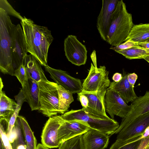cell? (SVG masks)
<instances>
[{
    "instance_id": "1",
    "label": "cell",
    "mask_w": 149,
    "mask_h": 149,
    "mask_svg": "<svg viewBox=\"0 0 149 149\" xmlns=\"http://www.w3.org/2000/svg\"><path fill=\"white\" fill-rule=\"evenodd\" d=\"M28 52L44 66L48 65L47 56L54 38L46 27L38 25L25 17L20 22Z\"/></svg>"
},
{
    "instance_id": "2",
    "label": "cell",
    "mask_w": 149,
    "mask_h": 149,
    "mask_svg": "<svg viewBox=\"0 0 149 149\" xmlns=\"http://www.w3.org/2000/svg\"><path fill=\"white\" fill-rule=\"evenodd\" d=\"M134 24L132 15L123 0H119L113 13L106 42L114 47L124 42Z\"/></svg>"
},
{
    "instance_id": "3",
    "label": "cell",
    "mask_w": 149,
    "mask_h": 149,
    "mask_svg": "<svg viewBox=\"0 0 149 149\" xmlns=\"http://www.w3.org/2000/svg\"><path fill=\"white\" fill-rule=\"evenodd\" d=\"M16 25L9 15L0 8V70L4 74L14 76L11 58L13 36Z\"/></svg>"
},
{
    "instance_id": "4",
    "label": "cell",
    "mask_w": 149,
    "mask_h": 149,
    "mask_svg": "<svg viewBox=\"0 0 149 149\" xmlns=\"http://www.w3.org/2000/svg\"><path fill=\"white\" fill-rule=\"evenodd\" d=\"M65 120H79L84 122L91 129L96 130L108 135H112L118 128V123L108 116H100L89 113L82 108L72 109L61 115Z\"/></svg>"
},
{
    "instance_id": "5",
    "label": "cell",
    "mask_w": 149,
    "mask_h": 149,
    "mask_svg": "<svg viewBox=\"0 0 149 149\" xmlns=\"http://www.w3.org/2000/svg\"><path fill=\"white\" fill-rule=\"evenodd\" d=\"M38 83L40 88V105L39 111L49 118L60 114L57 83L48 80L41 81Z\"/></svg>"
},
{
    "instance_id": "6",
    "label": "cell",
    "mask_w": 149,
    "mask_h": 149,
    "mask_svg": "<svg viewBox=\"0 0 149 149\" xmlns=\"http://www.w3.org/2000/svg\"><path fill=\"white\" fill-rule=\"evenodd\" d=\"M98 69L99 72H96L94 65L91 63L88 74L82 84V91L95 93L104 101L107 89L111 82L106 67L100 66Z\"/></svg>"
},
{
    "instance_id": "7",
    "label": "cell",
    "mask_w": 149,
    "mask_h": 149,
    "mask_svg": "<svg viewBox=\"0 0 149 149\" xmlns=\"http://www.w3.org/2000/svg\"><path fill=\"white\" fill-rule=\"evenodd\" d=\"M65 55L72 64L79 66L85 64L87 51L85 46L77 39V36L69 35L64 41Z\"/></svg>"
},
{
    "instance_id": "8",
    "label": "cell",
    "mask_w": 149,
    "mask_h": 149,
    "mask_svg": "<svg viewBox=\"0 0 149 149\" xmlns=\"http://www.w3.org/2000/svg\"><path fill=\"white\" fill-rule=\"evenodd\" d=\"M28 52L22 28L19 24L16 26L13 36L11 58L14 74L15 70L24 64Z\"/></svg>"
},
{
    "instance_id": "9",
    "label": "cell",
    "mask_w": 149,
    "mask_h": 149,
    "mask_svg": "<svg viewBox=\"0 0 149 149\" xmlns=\"http://www.w3.org/2000/svg\"><path fill=\"white\" fill-rule=\"evenodd\" d=\"M104 102L106 112L113 119L115 115L124 118L130 109V105H128L118 93L108 88L105 94Z\"/></svg>"
},
{
    "instance_id": "10",
    "label": "cell",
    "mask_w": 149,
    "mask_h": 149,
    "mask_svg": "<svg viewBox=\"0 0 149 149\" xmlns=\"http://www.w3.org/2000/svg\"><path fill=\"white\" fill-rule=\"evenodd\" d=\"M61 116L56 115L49 118L46 123L41 135L42 143L49 148H58V129L64 122Z\"/></svg>"
},
{
    "instance_id": "11",
    "label": "cell",
    "mask_w": 149,
    "mask_h": 149,
    "mask_svg": "<svg viewBox=\"0 0 149 149\" xmlns=\"http://www.w3.org/2000/svg\"><path fill=\"white\" fill-rule=\"evenodd\" d=\"M44 67L51 78L58 85L72 94L82 91V84L79 79L72 77L66 71L52 68L48 65Z\"/></svg>"
},
{
    "instance_id": "12",
    "label": "cell",
    "mask_w": 149,
    "mask_h": 149,
    "mask_svg": "<svg viewBox=\"0 0 149 149\" xmlns=\"http://www.w3.org/2000/svg\"><path fill=\"white\" fill-rule=\"evenodd\" d=\"M149 126V112L140 116L131 121L117 134V141H124L142 135Z\"/></svg>"
},
{
    "instance_id": "13",
    "label": "cell",
    "mask_w": 149,
    "mask_h": 149,
    "mask_svg": "<svg viewBox=\"0 0 149 149\" xmlns=\"http://www.w3.org/2000/svg\"><path fill=\"white\" fill-rule=\"evenodd\" d=\"M118 0H103L101 10L97 17V27L102 38L106 41L112 14Z\"/></svg>"
},
{
    "instance_id": "14",
    "label": "cell",
    "mask_w": 149,
    "mask_h": 149,
    "mask_svg": "<svg viewBox=\"0 0 149 149\" xmlns=\"http://www.w3.org/2000/svg\"><path fill=\"white\" fill-rule=\"evenodd\" d=\"M90 129L82 121L64 120L58 129V138L59 143L60 145L68 140L83 135Z\"/></svg>"
},
{
    "instance_id": "15",
    "label": "cell",
    "mask_w": 149,
    "mask_h": 149,
    "mask_svg": "<svg viewBox=\"0 0 149 149\" xmlns=\"http://www.w3.org/2000/svg\"><path fill=\"white\" fill-rule=\"evenodd\" d=\"M130 105L129 112L123 118L120 124L114 134H117L134 119L149 112V91H147L143 96L138 97Z\"/></svg>"
},
{
    "instance_id": "16",
    "label": "cell",
    "mask_w": 149,
    "mask_h": 149,
    "mask_svg": "<svg viewBox=\"0 0 149 149\" xmlns=\"http://www.w3.org/2000/svg\"><path fill=\"white\" fill-rule=\"evenodd\" d=\"M109 136L90 129L83 135L84 149H105L108 145Z\"/></svg>"
},
{
    "instance_id": "17",
    "label": "cell",
    "mask_w": 149,
    "mask_h": 149,
    "mask_svg": "<svg viewBox=\"0 0 149 149\" xmlns=\"http://www.w3.org/2000/svg\"><path fill=\"white\" fill-rule=\"evenodd\" d=\"M21 89L26 102L29 104L31 111L39 110L40 108L39 101L40 88L38 82L29 78L26 83Z\"/></svg>"
},
{
    "instance_id": "18",
    "label": "cell",
    "mask_w": 149,
    "mask_h": 149,
    "mask_svg": "<svg viewBox=\"0 0 149 149\" xmlns=\"http://www.w3.org/2000/svg\"><path fill=\"white\" fill-rule=\"evenodd\" d=\"M128 74H127L123 77L119 82H111L108 87L118 93L127 103L132 102L138 97L134 91V86L128 81Z\"/></svg>"
},
{
    "instance_id": "19",
    "label": "cell",
    "mask_w": 149,
    "mask_h": 149,
    "mask_svg": "<svg viewBox=\"0 0 149 149\" xmlns=\"http://www.w3.org/2000/svg\"><path fill=\"white\" fill-rule=\"evenodd\" d=\"M24 65L28 79H31L37 82L48 80L42 68L41 63L31 54L26 55Z\"/></svg>"
},
{
    "instance_id": "20",
    "label": "cell",
    "mask_w": 149,
    "mask_h": 149,
    "mask_svg": "<svg viewBox=\"0 0 149 149\" xmlns=\"http://www.w3.org/2000/svg\"><path fill=\"white\" fill-rule=\"evenodd\" d=\"M8 137L12 149H30L25 140L19 116L17 118L14 127Z\"/></svg>"
},
{
    "instance_id": "21",
    "label": "cell",
    "mask_w": 149,
    "mask_h": 149,
    "mask_svg": "<svg viewBox=\"0 0 149 149\" xmlns=\"http://www.w3.org/2000/svg\"><path fill=\"white\" fill-rule=\"evenodd\" d=\"M88 98V107L84 110L89 113L100 116H108L106 113L104 101L102 100L94 93L81 91Z\"/></svg>"
},
{
    "instance_id": "22",
    "label": "cell",
    "mask_w": 149,
    "mask_h": 149,
    "mask_svg": "<svg viewBox=\"0 0 149 149\" xmlns=\"http://www.w3.org/2000/svg\"><path fill=\"white\" fill-rule=\"evenodd\" d=\"M17 107V102L8 97L2 90H0V118H4L9 123V120Z\"/></svg>"
},
{
    "instance_id": "23",
    "label": "cell",
    "mask_w": 149,
    "mask_h": 149,
    "mask_svg": "<svg viewBox=\"0 0 149 149\" xmlns=\"http://www.w3.org/2000/svg\"><path fill=\"white\" fill-rule=\"evenodd\" d=\"M149 39V23H141L134 25L125 42L131 40L139 43Z\"/></svg>"
},
{
    "instance_id": "24",
    "label": "cell",
    "mask_w": 149,
    "mask_h": 149,
    "mask_svg": "<svg viewBox=\"0 0 149 149\" xmlns=\"http://www.w3.org/2000/svg\"><path fill=\"white\" fill-rule=\"evenodd\" d=\"M59 97V108L60 114L68 111L70 104L74 101L72 93L56 84Z\"/></svg>"
},
{
    "instance_id": "25",
    "label": "cell",
    "mask_w": 149,
    "mask_h": 149,
    "mask_svg": "<svg viewBox=\"0 0 149 149\" xmlns=\"http://www.w3.org/2000/svg\"><path fill=\"white\" fill-rule=\"evenodd\" d=\"M116 52L122 55L129 59H144L149 56V49H146L139 46L118 51Z\"/></svg>"
},
{
    "instance_id": "26",
    "label": "cell",
    "mask_w": 149,
    "mask_h": 149,
    "mask_svg": "<svg viewBox=\"0 0 149 149\" xmlns=\"http://www.w3.org/2000/svg\"><path fill=\"white\" fill-rule=\"evenodd\" d=\"M20 118L23 134L26 142L30 149H36L37 140L27 121L23 116Z\"/></svg>"
},
{
    "instance_id": "27",
    "label": "cell",
    "mask_w": 149,
    "mask_h": 149,
    "mask_svg": "<svg viewBox=\"0 0 149 149\" xmlns=\"http://www.w3.org/2000/svg\"><path fill=\"white\" fill-rule=\"evenodd\" d=\"M14 97L17 101V107L9 120L7 133L8 136L10 134L14 126L15 121L19 116V113L23 103L24 102L26 101L24 95L21 89L19 91L18 94L15 96Z\"/></svg>"
},
{
    "instance_id": "28",
    "label": "cell",
    "mask_w": 149,
    "mask_h": 149,
    "mask_svg": "<svg viewBox=\"0 0 149 149\" xmlns=\"http://www.w3.org/2000/svg\"><path fill=\"white\" fill-rule=\"evenodd\" d=\"M83 135L68 140L61 144L58 149H84Z\"/></svg>"
},
{
    "instance_id": "29",
    "label": "cell",
    "mask_w": 149,
    "mask_h": 149,
    "mask_svg": "<svg viewBox=\"0 0 149 149\" xmlns=\"http://www.w3.org/2000/svg\"><path fill=\"white\" fill-rule=\"evenodd\" d=\"M8 123L4 118H0V136L4 149H12V147L7 135Z\"/></svg>"
},
{
    "instance_id": "30",
    "label": "cell",
    "mask_w": 149,
    "mask_h": 149,
    "mask_svg": "<svg viewBox=\"0 0 149 149\" xmlns=\"http://www.w3.org/2000/svg\"><path fill=\"white\" fill-rule=\"evenodd\" d=\"M0 8L3 9L8 15L13 16L20 19L21 21L23 18V17L16 12L6 0H0Z\"/></svg>"
},
{
    "instance_id": "31",
    "label": "cell",
    "mask_w": 149,
    "mask_h": 149,
    "mask_svg": "<svg viewBox=\"0 0 149 149\" xmlns=\"http://www.w3.org/2000/svg\"><path fill=\"white\" fill-rule=\"evenodd\" d=\"M14 76L16 77L21 84L22 86H23L26 83L28 78L24 64L21 65L15 70Z\"/></svg>"
},
{
    "instance_id": "32",
    "label": "cell",
    "mask_w": 149,
    "mask_h": 149,
    "mask_svg": "<svg viewBox=\"0 0 149 149\" xmlns=\"http://www.w3.org/2000/svg\"><path fill=\"white\" fill-rule=\"evenodd\" d=\"M141 140L125 145L116 141L109 149H137Z\"/></svg>"
},
{
    "instance_id": "33",
    "label": "cell",
    "mask_w": 149,
    "mask_h": 149,
    "mask_svg": "<svg viewBox=\"0 0 149 149\" xmlns=\"http://www.w3.org/2000/svg\"><path fill=\"white\" fill-rule=\"evenodd\" d=\"M138 43L131 40H127L120 44L114 47L111 46L110 48L116 52L132 47L139 46Z\"/></svg>"
},
{
    "instance_id": "34",
    "label": "cell",
    "mask_w": 149,
    "mask_h": 149,
    "mask_svg": "<svg viewBox=\"0 0 149 149\" xmlns=\"http://www.w3.org/2000/svg\"><path fill=\"white\" fill-rule=\"evenodd\" d=\"M78 99L80 102L83 107L82 108H86L88 106V100L87 97L81 92L77 93Z\"/></svg>"
},
{
    "instance_id": "35",
    "label": "cell",
    "mask_w": 149,
    "mask_h": 149,
    "mask_svg": "<svg viewBox=\"0 0 149 149\" xmlns=\"http://www.w3.org/2000/svg\"><path fill=\"white\" fill-rule=\"evenodd\" d=\"M137 149H149V136L141 139Z\"/></svg>"
},
{
    "instance_id": "36",
    "label": "cell",
    "mask_w": 149,
    "mask_h": 149,
    "mask_svg": "<svg viewBox=\"0 0 149 149\" xmlns=\"http://www.w3.org/2000/svg\"><path fill=\"white\" fill-rule=\"evenodd\" d=\"M138 78V76L134 73H128L127 79L129 83L134 86V84Z\"/></svg>"
},
{
    "instance_id": "37",
    "label": "cell",
    "mask_w": 149,
    "mask_h": 149,
    "mask_svg": "<svg viewBox=\"0 0 149 149\" xmlns=\"http://www.w3.org/2000/svg\"><path fill=\"white\" fill-rule=\"evenodd\" d=\"M95 54V50L92 53L91 55V59L92 60L94 64V65L95 68V72H98L99 70L98 69V68L97 67L96 58Z\"/></svg>"
},
{
    "instance_id": "38",
    "label": "cell",
    "mask_w": 149,
    "mask_h": 149,
    "mask_svg": "<svg viewBox=\"0 0 149 149\" xmlns=\"http://www.w3.org/2000/svg\"><path fill=\"white\" fill-rule=\"evenodd\" d=\"M122 78L123 77L121 74L117 72L113 74L112 77V79L114 81L118 82L120 81Z\"/></svg>"
},
{
    "instance_id": "39",
    "label": "cell",
    "mask_w": 149,
    "mask_h": 149,
    "mask_svg": "<svg viewBox=\"0 0 149 149\" xmlns=\"http://www.w3.org/2000/svg\"><path fill=\"white\" fill-rule=\"evenodd\" d=\"M36 149H49V148L42 144L39 143L37 146Z\"/></svg>"
},
{
    "instance_id": "40",
    "label": "cell",
    "mask_w": 149,
    "mask_h": 149,
    "mask_svg": "<svg viewBox=\"0 0 149 149\" xmlns=\"http://www.w3.org/2000/svg\"><path fill=\"white\" fill-rule=\"evenodd\" d=\"M145 60L147 61L149 63V56L147 57V58H144Z\"/></svg>"
},
{
    "instance_id": "41",
    "label": "cell",
    "mask_w": 149,
    "mask_h": 149,
    "mask_svg": "<svg viewBox=\"0 0 149 149\" xmlns=\"http://www.w3.org/2000/svg\"><path fill=\"white\" fill-rule=\"evenodd\" d=\"M146 41L149 42V39H148L147 41Z\"/></svg>"
}]
</instances>
